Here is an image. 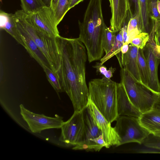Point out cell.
Returning a JSON list of instances; mask_svg holds the SVG:
<instances>
[{"label": "cell", "instance_id": "5", "mask_svg": "<svg viewBox=\"0 0 160 160\" xmlns=\"http://www.w3.org/2000/svg\"><path fill=\"white\" fill-rule=\"evenodd\" d=\"M120 76V82L133 105L142 113L152 109L159 93L154 92L137 80L123 67L121 68Z\"/></svg>", "mask_w": 160, "mask_h": 160}, {"label": "cell", "instance_id": "40", "mask_svg": "<svg viewBox=\"0 0 160 160\" xmlns=\"http://www.w3.org/2000/svg\"><path fill=\"white\" fill-rule=\"evenodd\" d=\"M154 134L160 136V132H156V133H154Z\"/></svg>", "mask_w": 160, "mask_h": 160}, {"label": "cell", "instance_id": "36", "mask_svg": "<svg viewBox=\"0 0 160 160\" xmlns=\"http://www.w3.org/2000/svg\"><path fill=\"white\" fill-rule=\"evenodd\" d=\"M155 22L156 23L155 33L160 35V21Z\"/></svg>", "mask_w": 160, "mask_h": 160}, {"label": "cell", "instance_id": "26", "mask_svg": "<svg viewBox=\"0 0 160 160\" xmlns=\"http://www.w3.org/2000/svg\"><path fill=\"white\" fill-rule=\"evenodd\" d=\"M142 144L147 148L160 150V136L150 133L144 139Z\"/></svg>", "mask_w": 160, "mask_h": 160}, {"label": "cell", "instance_id": "9", "mask_svg": "<svg viewBox=\"0 0 160 160\" xmlns=\"http://www.w3.org/2000/svg\"><path fill=\"white\" fill-rule=\"evenodd\" d=\"M29 15L33 25L38 31L51 38H57L60 36L55 11L51 7L45 6Z\"/></svg>", "mask_w": 160, "mask_h": 160}, {"label": "cell", "instance_id": "7", "mask_svg": "<svg viewBox=\"0 0 160 160\" xmlns=\"http://www.w3.org/2000/svg\"><path fill=\"white\" fill-rule=\"evenodd\" d=\"M59 140L66 144L73 147L83 141L85 126L83 110L74 112L71 118L64 122L61 128Z\"/></svg>", "mask_w": 160, "mask_h": 160}, {"label": "cell", "instance_id": "8", "mask_svg": "<svg viewBox=\"0 0 160 160\" xmlns=\"http://www.w3.org/2000/svg\"><path fill=\"white\" fill-rule=\"evenodd\" d=\"M20 108L21 115L33 133H40L47 129L61 128L64 122L62 117L57 116L52 118L34 113L22 104L20 105Z\"/></svg>", "mask_w": 160, "mask_h": 160}, {"label": "cell", "instance_id": "1", "mask_svg": "<svg viewBox=\"0 0 160 160\" xmlns=\"http://www.w3.org/2000/svg\"><path fill=\"white\" fill-rule=\"evenodd\" d=\"M61 62L58 75L62 91L69 97L74 112L83 110L90 100L86 78V48L78 38L58 37Z\"/></svg>", "mask_w": 160, "mask_h": 160}, {"label": "cell", "instance_id": "18", "mask_svg": "<svg viewBox=\"0 0 160 160\" xmlns=\"http://www.w3.org/2000/svg\"><path fill=\"white\" fill-rule=\"evenodd\" d=\"M0 18L1 28L6 31L22 45V40L16 28L14 14L1 10Z\"/></svg>", "mask_w": 160, "mask_h": 160}, {"label": "cell", "instance_id": "6", "mask_svg": "<svg viewBox=\"0 0 160 160\" xmlns=\"http://www.w3.org/2000/svg\"><path fill=\"white\" fill-rule=\"evenodd\" d=\"M114 127L120 138V145L130 143L142 144L150 133L140 124L138 118L129 116H118Z\"/></svg>", "mask_w": 160, "mask_h": 160}, {"label": "cell", "instance_id": "21", "mask_svg": "<svg viewBox=\"0 0 160 160\" xmlns=\"http://www.w3.org/2000/svg\"><path fill=\"white\" fill-rule=\"evenodd\" d=\"M138 63L142 82L148 86L149 78L148 66L142 49H139L138 53Z\"/></svg>", "mask_w": 160, "mask_h": 160}, {"label": "cell", "instance_id": "19", "mask_svg": "<svg viewBox=\"0 0 160 160\" xmlns=\"http://www.w3.org/2000/svg\"><path fill=\"white\" fill-rule=\"evenodd\" d=\"M141 16L140 26L142 32L148 33L152 32L153 25L151 24L148 9V0H138Z\"/></svg>", "mask_w": 160, "mask_h": 160}, {"label": "cell", "instance_id": "28", "mask_svg": "<svg viewBox=\"0 0 160 160\" xmlns=\"http://www.w3.org/2000/svg\"><path fill=\"white\" fill-rule=\"evenodd\" d=\"M160 0H148V9L150 19L152 22L160 21V14L158 8V2Z\"/></svg>", "mask_w": 160, "mask_h": 160}, {"label": "cell", "instance_id": "2", "mask_svg": "<svg viewBox=\"0 0 160 160\" xmlns=\"http://www.w3.org/2000/svg\"><path fill=\"white\" fill-rule=\"evenodd\" d=\"M102 0H90L82 22L78 21V38L85 46L89 62L99 60L104 52L103 41L107 27L102 10Z\"/></svg>", "mask_w": 160, "mask_h": 160}, {"label": "cell", "instance_id": "27", "mask_svg": "<svg viewBox=\"0 0 160 160\" xmlns=\"http://www.w3.org/2000/svg\"><path fill=\"white\" fill-rule=\"evenodd\" d=\"M114 32L110 28L107 27L105 28L104 36L102 47L106 54L111 50L112 47L113 36Z\"/></svg>", "mask_w": 160, "mask_h": 160}, {"label": "cell", "instance_id": "20", "mask_svg": "<svg viewBox=\"0 0 160 160\" xmlns=\"http://www.w3.org/2000/svg\"><path fill=\"white\" fill-rule=\"evenodd\" d=\"M116 35L114 32L113 36L112 47L110 51L104 57L101 58L100 63L103 64L106 61L115 55L121 52V48L124 42L122 36V29L121 28Z\"/></svg>", "mask_w": 160, "mask_h": 160}, {"label": "cell", "instance_id": "41", "mask_svg": "<svg viewBox=\"0 0 160 160\" xmlns=\"http://www.w3.org/2000/svg\"><path fill=\"white\" fill-rule=\"evenodd\" d=\"M109 2L110 3V2L111 1V0H109Z\"/></svg>", "mask_w": 160, "mask_h": 160}, {"label": "cell", "instance_id": "15", "mask_svg": "<svg viewBox=\"0 0 160 160\" xmlns=\"http://www.w3.org/2000/svg\"><path fill=\"white\" fill-rule=\"evenodd\" d=\"M117 110L118 116L139 118L142 113L132 104L121 82L117 83Z\"/></svg>", "mask_w": 160, "mask_h": 160}, {"label": "cell", "instance_id": "12", "mask_svg": "<svg viewBox=\"0 0 160 160\" xmlns=\"http://www.w3.org/2000/svg\"><path fill=\"white\" fill-rule=\"evenodd\" d=\"M88 107L109 147L120 146V138L114 128L112 127L111 123L104 117L90 100Z\"/></svg>", "mask_w": 160, "mask_h": 160}, {"label": "cell", "instance_id": "16", "mask_svg": "<svg viewBox=\"0 0 160 160\" xmlns=\"http://www.w3.org/2000/svg\"><path fill=\"white\" fill-rule=\"evenodd\" d=\"M138 50L137 47L130 44L128 51L122 56V65L136 79L142 82L138 63Z\"/></svg>", "mask_w": 160, "mask_h": 160}, {"label": "cell", "instance_id": "33", "mask_svg": "<svg viewBox=\"0 0 160 160\" xmlns=\"http://www.w3.org/2000/svg\"><path fill=\"white\" fill-rule=\"evenodd\" d=\"M129 48V44L128 43L123 44L121 48V52L122 55L126 53L128 51Z\"/></svg>", "mask_w": 160, "mask_h": 160}, {"label": "cell", "instance_id": "38", "mask_svg": "<svg viewBox=\"0 0 160 160\" xmlns=\"http://www.w3.org/2000/svg\"><path fill=\"white\" fill-rule=\"evenodd\" d=\"M45 6L51 7L52 0H42Z\"/></svg>", "mask_w": 160, "mask_h": 160}, {"label": "cell", "instance_id": "14", "mask_svg": "<svg viewBox=\"0 0 160 160\" xmlns=\"http://www.w3.org/2000/svg\"><path fill=\"white\" fill-rule=\"evenodd\" d=\"M14 20L18 32L22 40V45L42 68L44 66L50 67L48 61L34 41L22 26L15 19Z\"/></svg>", "mask_w": 160, "mask_h": 160}, {"label": "cell", "instance_id": "35", "mask_svg": "<svg viewBox=\"0 0 160 160\" xmlns=\"http://www.w3.org/2000/svg\"><path fill=\"white\" fill-rule=\"evenodd\" d=\"M154 40L156 45L157 46L160 47V35L155 33L154 37Z\"/></svg>", "mask_w": 160, "mask_h": 160}, {"label": "cell", "instance_id": "31", "mask_svg": "<svg viewBox=\"0 0 160 160\" xmlns=\"http://www.w3.org/2000/svg\"><path fill=\"white\" fill-rule=\"evenodd\" d=\"M129 5V13L130 18H132L140 13L138 0H128Z\"/></svg>", "mask_w": 160, "mask_h": 160}, {"label": "cell", "instance_id": "24", "mask_svg": "<svg viewBox=\"0 0 160 160\" xmlns=\"http://www.w3.org/2000/svg\"><path fill=\"white\" fill-rule=\"evenodd\" d=\"M69 2L70 0H58L55 11L58 25L62 20L67 12L69 10Z\"/></svg>", "mask_w": 160, "mask_h": 160}, {"label": "cell", "instance_id": "23", "mask_svg": "<svg viewBox=\"0 0 160 160\" xmlns=\"http://www.w3.org/2000/svg\"><path fill=\"white\" fill-rule=\"evenodd\" d=\"M42 68L46 73L48 81L54 89L58 92H63L59 76L58 73L53 71L48 66H44Z\"/></svg>", "mask_w": 160, "mask_h": 160}, {"label": "cell", "instance_id": "30", "mask_svg": "<svg viewBox=\"0 0 160 160\" xmlns=\"http://www.w3.org/2000/svg\"><path fill=\"white\" fill-rule=\"evenodd\" d=\"M93 67L96 68L97 72L103 74L106 78L110 79L113 76V73L116 70V68L111 67L108 70L106 67L100 63H97Z\"/></svg>", "mask_w": 160, "mask_h": 160}, {"label": "cell", "instance_id": "29", "mask_svg": "<svg viewBox=\"0 0 160 160\" xmlns=\"http://www.w3.org/2000/svg\"><path fill=\"white\" fill-rule=\"evenodd\" d=\"M141 16L138 13L134 17L130 18L127 26L128 34L131 31L138 30L142 32L140 26Z\"/></svg>", "mask_w": 160, "mask_h": 160}, {"label": "cell", "instance_id": "39", "mask_svg": "<svg viewBox=\"0 0 160 160\" xmlns=\"http://www.w3.org/2000/svg\"><path fill=\"white\" fill-rule=\"evenodd\" d=\"M158 12L160 14V1H159L158 3Z\"/></svg>", "mask_w": 160, "mask_h": 160}, {"label": "cell", "instance_id": "3", "mask_svg": "<svg viewBox=\"0 0 160 160\" xmlns=\"http://www.w3.org/2000/svg\"><path fill=\"white\" fill-rule=\"evenodd\" d=\"M19 22L35 42L46 58L50 68L58 74L61 62V54L58 37L51 38L38 31L35 27L28 14L22 10L14 14Z\"/></svg>", "mask_w": 160, "mask_h": 160}, {"label": "cell", "instance_id": "37", "mask_svg": "<svg viewBox=\"0 0 160 160\" xmlns=\"http://www.w3.org/2000/svg\"><path fill=\"white\" fill-rule=\"evenodd\" d=\"M58 0H52L51 7L55 11Z\"/></svg>", "mask_w": 160, "mask_h": 160}, {"label": "cell", "instance_id": "13", "mask_svg": "<svg viewBox=\"0 0 160 160\" xmlns=\"http://www.w3.org/2000/svg\"><path fill=\"white\" fill-rule=\"evenodd\" d=\"M111 17L110 28L114 32H119L125 22L129 12L128 0H111Z\"/></svg>", "mask_w": 160, "mask_h": 160}, {"label": "cell", "instance_id": "25", "mask_svg": "<svg viewBox=\"0 0 160 160\" xmlns=\"http://www.w3.org/2000/svg\"><path fill=\"white\" fill-rule=\"evenodd\" d=\"M149 39V34L142 32L137 35L131 40L130 44L139 49H143Z\"/></svg>", "mask_w": 160, "mask_h": 160}, {"label": "cell", "instance_id": "22", "mask_svg": "<svg viewBox=\"0 0 160 160\" xmlns=\"http://www.w3.org/2000/svg\"><path fill=\"white\" fill-rule=\"evenodd\" d=\"M22 10L28 14L32 13L45 5L42 0H20Z\"/></svg>", "mask_w": 160, "mask_h": 160}, {"label": "cell", "instance_id": "17", "mask_svg": "<svg viewBox=\"0 0 160 160\" xmlns=\"http://www.w3.org/2000/svg\"><path fill=\"white\" fill-rule=\"evenodd\" d=\"M138 118L141 125L150 133L160 132V111L152 109L142 113Z\"/></svg>", "mask_w": 160, "mask_h": 160}, {"label": "cell", "instance_id": "32", "mask_svg": "<svg viewBox=\"0 0 160 160\" xmlns=\"http://www.w3.org/2000/svg\"><path fill=\"white\" fill-rule=\"evenodd\" d=\"M84 0H70L69 10Z\"/></svg>", "mask_w": 160, "mask_h": 160}, {"label": "cell", "instance_id": "10", "mask_svg": "<svg viewBox=\"0 0 160 160\" xmlns=\"http://www.w3.org/2000/svg\"><path fill=\"white\" fill-rule=\"evenodd\" d=\"M142 50L148 68L149 78L148 87L154 92L159 93L160 82L158 71L160 62V54L157 50L154 39L149 38Z\"/></svg>", "mask_w": 160, "mask_h": 160}, {"label": "cell", "instance_id": "4", "mask_svg": "<svg viewBox=\"0 0 160 160\" xmlns=\"http://www.w3.org/2000/svg\"><path fill=\"white\" fill-rule=\"evenodd\" d=\"M90 100L110 123L118 116L117 110V83L105 77L94 79L88 83Z\"/></svg>", "mask_w": 160, "mask_h": 160}, {"label": "cell", "instance_id": "11", "mask_svg": "<svg viewBox=\"0 0 160 160\" xmlns=\"http://www.w3.org/2000/svg\"><path fill=\"white\" fill-rule=\"evenodd\" d=\"M83 112L85 126L84 139L81 144L73 147L72 149L98 151L94 141L102 134V133L98 127L88 105L83 110Z\"/></svg>", "mask_w": 160, "mask_h": 160}, {"label": "cell", "instance_id": "34", "mask_svg": "<svg viewBox=\"0 0 160 160\" xmlns=\"http://www.w3.org/2000/svg\"><path fill=\"white\" fill-rule=\"evenodd\" d=\"M152 109L160 111V92L158 98L154 104Z\"/></svg>", "mask_w": 160, "mask_h": 160}]
</instances>
